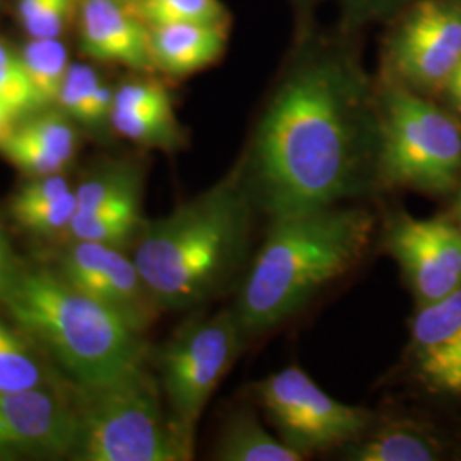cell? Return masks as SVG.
Segmentation results:
<instances>
[{"label":"cell","mask_w":461,"mask_h":461,"mask_svg":"<svg viewBox=\"0 0 461 461\" xmlns=\"http://www.w3.org/2000/svg\"><path fill=\"white\" fill-rule=\"evenodd\" d=\"M255 209L243 161L207 192L142 224L132 258L161 312L195 308L240 277Z\"/></svg>","instance_id":"2"},{"label":"cell","mask_w":461,"mask_h":461,"mask_svg":"<svg viewBox=\"0 0 461 461\" xmlns=\"http://www.w3.org/2000/svg\"><path fill=\"white\" fill-rule=\"evenodd\" d=\"M84 53L98 62L154 70L150 28L122 0H79Z\"/></svg>","instance_id":"13"},{"label":"cell","mask_w":461,"mask_h":461,"mask_svg":"<svg viewBox=\"0 0 461 461\" xmlns=\"http://www.w3.org/2000/svg\"><path fill=\"white\" fill-rule=\"evenodd\" d=\"M247 339L236 312L222 310L186 323L161 350L158 369L166 405L192 443L200 415Z\"/></svg>","instance_id":"7"},{"label":"cell","mask_w":461,"mask_h":461,"mask_svg":"<svg viewBox=\"0 0 461 461\" xmlns=\"http://www.w3.org/2000/svg\"><path fill=\"white\" fill-rule=\"evenodd\" d=\"M222 461H301L304 456L265 430L251 411L238 412L224 429L215 449Z\"/></svg>","instance_id":"18"},{"label":"cell","mask_w":461,"mask_h":461,"mask_svg":"<svg viewBox=\"0 0 461 461\" xmlns=\"http://www.w3.org/2000/svg\"><path fill=\"white\" fill-rule=\"evenodd\" d=\"M76 212V190L50 202L11 207V214L16 219L19 226L41 236H55L66 230L68 232Z\"/></svg>","instance_id":"26"},{"label":"cell","mask_w":461,"mask_h":461,"mask_svg":"<svg viewBox=\"0 0 461 461\" xmlns=\"http://www.w3.org/2000/svg\"><path fill=\"white\" fill-rule=\"evenodd\" d=\"M47 354L33 339L0 320V392H21L57 384Z\"/></svg>","instance_id":"17"},{"label":"cell","mask_w":461,"mask_h":461,"mask_svg":"<svg viewBox=\"0 0 461 461\" xmlns=\"http://www.w3.org/2000/svg\"><path fill=\"white\" fill-rule=\"evenodd\" d=\"M16 118L9 115L2 106H0V144L5 140V137L11 133L16 125Z\"/></svg>","instance_id":"33"},{"label":"cell","mask_w":461,"mask_h":461,"mask_svg":"<svg viewBox=\"0 0 461 461\" xmlns=\"http://www.w3.org/2000/svg\"><path fill=\"white\" fill-rule=\"evenodd\" d=\"M378 182L424 194H447L461 176L458 120L403 84L378 104Z\"/></svg>","instance_id":"6"},{"label":"cell","mask_w":461,"mask_h":461,"mask_svg":"<svg viewBox=\"0 0 461 461\" xmlns=\"http://www.w3.org/2000/svg\"><path fill=\"white\" fill-rule=\"evenodd\" d=\"M373 230L371 212L339 205L272 221L232 308L247 337L279 327L346 276L367 251Z\"/></svg>","instance_id":"3"},{"label":"cell","mask_w":461,"mask_h":461,"mask_svg":"<svg viewBox=\"0 0 461 461\" xmlns=\"http://www.w3.org/2000/svg\"><path fill=\"white\" fill-rule=\"evenodd\" d=\"M14 270H16V267L13 264L11 248H9L5 236L0 232V291L4 289L7 280L11 279Z\"/></svg>","instance_id":"31"},{"label":"cell","mask_w":461,"mask_h":461,"mask_svg":"<svg viewBox=\"0 0 461 461\" xmlns=\"http://www.w3.org/2000/svg\"><path fill=\"white\" fill-rule=\"evenodd\" d=\"M142 171L133 163H108L95 169L77 190L76 214L142 211Z\"/></svg>","instance_id":"16"},{"label":"cell","mask_w":461,"mask_h":461,"mask_svg":"<svg viewBox=\"0 0 461 461\" xmlns=\"http://www.w3.org/2000/svg\"><path fill=\"white\" fill-rule=\"evenodd\" d=\"M77 412L72 453L81 461H185L194 456L163 405L159 381L144 366L96 386L70 384Z\"/></svg>","instance_id":"5"},{"label":"cell","mask_w":461,"mask_h":461,"mask_svg":"<svg viewBox=\"0 0 461 461\" xmlns=\"http://www.w3.org/2000/svg\"><path fill=\"white\" fill-rule=\"evenodd\" d=\"M68 192H72V186L62 173L47 175V176H33V178H30V182L24 183L19 188V192L11 202V207L50 202V200L66 195Z\"/></svg>","instance_id":"28"},{"label":"cell","mask_w":461,"mask_h":461,"mask_svg":"<svg viewBox=\"0 0 461 461\" xmlns=\"http://www.w3.org/2000/svg\"><path fill=\"white\" fill-rule=\"evenodd\" d=\"M72 122L74 120H70L59 108H43L17 120L13 135L49 150L70 165L77 150V132Z\"/></svg>","instance_id":"22"},{"label":"cell","mask_w":461,"mask_h":461,"mask_svg":"<svg viewBox=\"0 0 461 461\" xmlns=\"http://www.w3.org/2000/svg\"><path fill=\"white\" fill-rule=\"evenodd\" d=\"M456 211H458V217L461 219V190L458 194V203H456Z\"/></svg>","instance_id":"34"},{"label":"cell","mask_w":461,"mask_h":461,"mask_svg":"<svg viewBox=\"0 0 461 461\" xmlns=\"http://www.w3.org/2000/svg\"><path fill=\"white\" fill-rule=\"evenodd\" d=\"M257 395L280 439L306 456L361 439L371 412L327 395L296 366L260 381Z\"/></svg>","instance_id":"8"},{"label":"cell","mask_w":461,"mask_h":461,"mask_svg":"<svg viewBox=\"0 0 461 461\" xmlns=\"http://www.w3.org/2000/svg\"><path fill=\"white\" fill-rule=\"evenodd\" d=\"M378 104L357 66L313 51L265 108L245 166L272 221L339 205L378 180Z\"/></svg>","instance_id":"1"},{"label":"cell","mask_w":461,"mask_h":461,"mask_svg":"<svg viewBox=\"0 0 461 461\" xmlns=\"http://www.w3.org/2000/svg\"><path fill=\"white\" fill-rule=\"evenodd\" d=\"M19 55L43 108L55 106L70 67L66 45L60 38H30Z\"/></svg>","instance_id":"20"},{"label":"cell","mask_w":461,"mask_h":461,"mask_svg":"<svg viewBox=\"0 0 461 461\" xmlns=\"http://www.w3.org/2000/svg\"><path fill=\"white\" fill-rule=\"evenodd\" d=\"M443 91H445L446 96H447V101L451 103V106L456 108L461 113V64L451 74V77L447 79Z\"/></svg>","instance_id":"32"},{"label":"cell","mask_w":461,"mask_h":461,"mask_svg":"<svg viewBox=\"0 0 461 461\" xmlns=\"http://www.w3.org/2000/svg\"><path fill=\"white\" fill-rule=\"evenodd\" d=\"M51 2L53 0H17V19H19L23 30L28 24H32Z\"/></svg>","instance_id":"30"},{"label":"cell","mask_w":461,"mask_h":461,"mask_svg":"<svg viewBox=\"0 0 461 461\" xmlns=\"http://www.w3.org/2000/svg\"><path fill=\"white\" fill-rule=\"evenodd\" d=\"M390 64L402 81L443 89L461 64V0H417L390 40Z\"/></svg>","instance_id":"9"},{"label":"cell","mask_w":461,"mask_h":461,"mask_svg":"<svg viewBox=\"0 0 461 461\" xmlns=\"http://www.w3.org/2000/svg\"><path fill=\"white\" fill-rule=\"evenodd\" d=\"M149 28L154 66L173 77L212 66L228 41L224 23H176Z\"/></svg>","instance_id":"15"},{"label":"cell","mask_w":461,"mask_h":461,"mask_svg":"<svg viewBox=\"0 0 461 461\" xmlns=\"http://www.w3.org/2000/svg\"><path fill=\"white\" fill-rule=\"evenodd\" d=\"M413 363L429 388L461 395V289L419 306L412 323Z\"/></svg>","instance_id":"14"},{"label":"cell","mask_w":461,"mask_h":461,"mask_svg":"<svg viewBox=\"0 0 461 461\" xmlns=\"http://www.w3.org/2000/svg\"><path fill=\"white\" fill-rule=\"evenodd\" d=\"M0 304L74 386L113 381L148 361L142 333L59 272L16 268Z\"/></svg>","instance_id":"4"},{"label":"cell","mask_w":461,"mask_h":461,"mask_svg":"<svg viewBox=\"0 0 461 461\" xmlns=\"http://www.w3.org/2000/svg\"><path fill=\"white\" fill-rule=\"evenodd\" d=\"M110 123L118 135L144 148L175 150L182 144L173 101L139 108H113Z\"/></svg>","instance_id":"19"},{"label":"cell","mask_w":461,"mask_h":461,"mask_svg":"<svg viewBox=\"0 0 461 461\" xmlns=\"http://www.w3.org/2000/svg\"><path fill=\"white\" fill-rule=\"evenodd\" d=\"M146 221L142 211H115L101 214H76L68 228L72 241L101 243L110 247H123L135 241Z\"/></svg>","instance_id":"23"},{"label":"cell","mask_w":461,"mask_h":461,"mask_svg":"<svg viewBox=\"0 0 461 461\" xmlns=\"http://www.w3.org/2000/svg\"><path fill=\"white\" fill-rule=\"evenodd\" d=\"M149 26L176 23H224L219 0H137L129 5Z\"/></svg>","instance_id":"25"},{"label":"cell","mask_w":461,"mask_h":461,"mask_svg":"<svg viewBox=\"0 0 461 461\" xmlns=\"http://www.w3.org/2000/svg\"><path fill=\"white\" fill-rule=\"evenodd\" d=\"M354 461H430L438 458L434 443L409 429H383L367 439H356L347 451Z\"/></svg>","instance_id":"21"},{"label":"cell","mask_w":461,"mask_h":461,"mask_svg":"<svg viewBox=\"0 0 461 461\" xmlns=\"http://www.w3.org/2000/svg\"><path fill=\"white\" fill-rule=\"evenodd\" d=\"M57 272L140 333L161 313L133 258L120 248L72 241L60 255Z\"/></svg>","instance_id":"11"},{"label":"cell","mask_w":461,"mask_h":461,"mask_svg":"<svg viewBox=\"0 0 461 461\" xmlns=\"http://www.w3.org/2000/svg\"><path fill=\"white\" fill-rule=\"evenodd\" d=\"M344 14L350 24H364L390 16L398 9L411 4V0H342Z\"/></svg>","instance_id":"29"},{"label":"cell","mask_w":461,"mask_h":461,"mask_svg":"<svg viewBox=\"0 0 461 461\" xmlns=\"http://www.w3.org/2000/svg\"><path fill=\"white\" fill-rule=\"evenodd\" d=\"M123 4H127V5H131V4H133V2H137V0H122Z\"/></svg>","instance_id":"35"},{"label":"cell","mask_w":461,"mask_h":461,"mask_svg":"<svg viewBox=\"0 0 461 461\" xmlns=\"http://www.w3.org/2000/svg\"><path fill=\"white\" fill-rule=\"evenodd\" d=\"M0 106L21 120L43 110L33 86L21 60L19 50H14L0 38Z\"/></svg>","instance_id":"24"},{"label":"cell","mask_w":461,"mask_h":461,"mask_svg":"<svg viewBox=\"0 0 461 461\" xmlns=\"http://www.w3.org/2000/svg\"><path fill=\"white\" fill-rule=\"evenodd\" d=\"M388 251L402 267L419 306L461 289V230L441 219L400 215L386 236Z\"/></svg>","instance_id":"12"},{"label":"cell","mask_w":461,"mask_h":461,"mask_svg":"<svg viewBox=\"0 0 461 461\" xmlns=\"http://www.w3.org/2000/svg\"><path fill=\"white\" fill-rule=\"evenodd\" d=\"M101 83L103 81L93 67L70 64L55 106L70 120L87 127L91 103Z\"/></svg>","instance_id":"27"},{"label":"cell","mask_w":461,"mask_h":461,"mask_svg":"<svg viewBox=\"0 0 461 461\" xmlns=\"http://www.w3.org/2000/svg\"><path fill=\"white\" fill-rule=\"evenodd\" d=\"M76 438L70 388L0 392V458H72Z\"/></svg>","instance_id":"10"}]
</instances>
